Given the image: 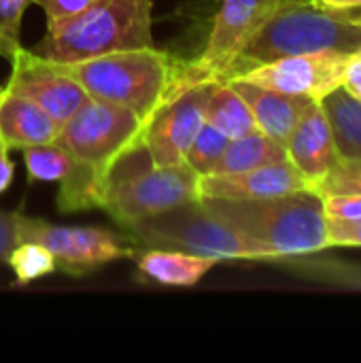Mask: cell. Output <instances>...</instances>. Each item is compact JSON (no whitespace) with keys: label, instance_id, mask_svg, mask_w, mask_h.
Segmentation results:
<instances>
[{"label":"cell","instance_id":"6da1fadb","mask_svg":"<svg viewBox=\"0 0 361 363\" xmlns=\"http://www.w3.org/2000/svg\"><path fill=\"white\" fill-rule=\"evenodd\" d=\"M49 64L77 81L89 98L130 108L143 121L179 89L202 83L196 81L191 62H181L155 45L79 62Z\"/></svg>","mask_w":361,"mask_h":363},{"label":"cell","instance_id":"7a4b0ae2","mask_svg":"<svg viewBox=\"0 0 361 363\" xmlns=\"http://www.w3.org/2000/svg\"><path fill=\"white\" fill-rule=\"evenodd\" d=\"M202 206L249 238L264 262L317 253L328 242V217L317 189L257 198L221 200L200 198Z\"/></svg>","mask_w":361,"mask_h":363},{"label":"cell","instance_id":"3957f363","mask_svg":"<svg viewBox=\"0 0 361 363\" xmlns=\"http://www.w3.org/2000/svg\"><path fill=\"white\" fill-rule=\"evenodd\" d=\"M357 49H361V15L323 9L313 0H291L277 9L243 45L223 79L287 55L353 53Z\"/></svg>","mask_w":361,"mask_h":363},{"label":"cell","instance_id":"277c9868","mask_svg":"<svg viewBox=\"0 0 361 363\" xmlns=\"http://www.w3.org/2000/svg\"><path fill=\"white\" fill-rule=\"evenodd\" d=\"M151 0H94L66 19L47 23L32 49L47 62H79L106 53L153 47Z\"/></svg>","mask_w":361,"mask_h":363},{"label":"cell","instance_id":"5b68a950","mask_svg":"<svg viewBox=\"0 0 361 363\" xmlns=\"http://www.w3.org/2000/svg\"><path fill=\"white\" fill-rule=\"evenodd\" d=\"M198 181L200 177L187 164H155L140 136L109 166L100 208L126 230L151 215L200 200Z\"/></svg>","mask_w":361,"mask_h":363},{"label":"cell","instance_id":"8992f818","mask_svg":"<svg viewBox=\"0 0 361 363\" xmlns=\"http://www.w3.org/2000/svg\"><path fill=\"white\" fill-rule=\"evenodd\" d=\"M134 247L177 249L213 257L217 262H264L260 249L226 221L202 206L200 200L172 206L123 230Z\"/></svg>","mask_w":361,"mask_h":363},{"label":"cell","instance_id":"52a82bcc","mask_svg":"<svg viewBox=\"0 0 361 363\" xmlns=\"http://www.w3.org/2000/svg\"><path fill=\"white\" fill-rule=\"evenodd\" d=\"M145 121L119 104L89 98L57 130L55 145L85 168L102 187L109 166L143 136Z\"/></svg>","mask_w":361,"mask_h":363},{"label":"cell","instance_id":"ba28073f","mask_svg":"<svg viewBox=\"0 0 361 363\" xmlns=\"http://www.w3.org/2000/svg\"><path fill=\"white\" fill-rule=\"evenodd\" d=\"M19 242L30 240L43 245L55 259V268L66 274H87L119 257L134 255L130 236H119L102 228H70L53 225L43 219L26 217L19 213Z\"/></svg>","mask_w":361,"mask_h":363},{"label":"cell","instance_id":"9c48e42d","mask_svg":"<svg viewBox=\"0 0 361 363\" xmlns=\"http://www.w3.org/2000/svg\"><path fill=\"white\" fill-rule=\"evenodd\" d=\"M287 2L291 0H223L202 55L191 62L194 77L198 81L223 79L243 45Z\"/></svg>","mask_w":361,"mask_h":363},{"label":"cell","instance_id":"30bf717a","mask_svg":"<svg viewBox=\"0 0 361 363\" xmlns=\"http://www.w3.org/2000/svg\"><path fill=\"white\" fill-rule=\"evenodd\" d=\"M349 55L351 53L343 51L287 55L253 66L243 74H236V79H245L249 83L291 96H306L319 102L323 96L343 85Z\"/></svg>","mask_w":361,"mask_h":363},{"label":"cell","instance_id":"8fae6325","mask_svg":"<svg viewBox=\"0 0 361 363\" xmlns=\"http://www.w3.org/2000/svg\"><path fill=\"white\" fill-rule=\"evenodd\" d=\"M209 81L179 89L145 121L143 143L147 145L155 164H185V153L204 123V98Z\"/></svg>","mask_w":361,"mask_h":363},{"label":"cell","instance_id":"7c38bea8","mask_svg":"<svg viewBox=\"0 0 361 363\" xmlns=\"http://www.w3.org/2000/svg\"><path fill=\"white\" fill-rule=\"evenodd\" d=\"M11 66L13 72L4 89L40 106L57 125L68 121L89 100L77 81L55 70L34 51L21 49Z\"/></svg>","mask_w":361,"mask_h":363},{"label":"cell","instance_id":"4fadbf2b","mask_svg":"<svg viewBox=\"0 0 361 363\" xmlns=\"http://www.w3.org/2000/svg\"><path fill=\"white\" fill-rule=\"evenodd\" d=\"M302 189H315L302 172L289 162L266 164L247 172L236 174H209L200 177L198 191L200 198H221V200H257L283 194H294Z\"/></svg>","mask_w":361,"mask_h":363},{"label":"cell","instance_id":"5bb4252c","mask_svg":"<svg viewBox=\"0 0 361 363\" xmlns=\"http://www.w3.org/2000/svg\"><path fill=\"white\" fill-rule=\"evenodd\" d=\"M289 162L302 172V177L317 189L319 181L330 172V168L338 162V153L334 149L330 123L319 106V102H311L294 125L287 143Z\"/></svg>","mask_w":361,"mask_h":363},{"label":"cell","instance_id":"9a60e30c","mask_svg":"<svg viewBox=\"0 0 361 363\" xmlns=\"http://www.w3.org/2000/svg\"><path fill=\"white\" fill-rule=\"evenodd\" d=\"M223 81H228L245 98L247 106L251 108L257 130L272 136L281 145L287 143L300 115L313 102L306 96H291V94L274 91V89H268V87H262V85H255L236 77L223 79Z\"/></svg>","mask_w":361,"mask_h":363},{"label":"cell","instance_id":"2e32d148","mask_svg":"<svg viewBox=\"0 0 361 363\" xmlns=\"http://www.w3.org/2000/svg\"><path fill=\"white\" fill-rule=\"evenodd\" d=\"M60 125L34 102L11 94L2 87L0 91V138L11 151H23L28 147L53 143Z\"/></svg>","mask_w":361,"mask_h":363},{"label":"cell","instance_id":"e0dca14e","mask_svg":"<svg viewBox=\"0 0 361 363\" xmlns=\"http://www.w3.org/2000/svg\"><path fill=\"white\" fill-rule=\"evenodd\" d=\"M217 264L213 257L177 249H147L136 255V266L147 279L170 287H194Z\"/></svg>","mask_w":361,"mask_h":363},{"label":"cell","instance_id":"ac0fdd59","mask_svg":"<svg viewBox=\"0 0 361 363\" xmlns=\"http://www.w3.org/2000/svg\"><path fill=\"white\" fill-rule=\"evenodd\" d=\"M338 157H361V100L343 85L319 100Z\"/></svg>","mask_w":361,"mask_h":363},{"label":"cell","instance_id":"d6986e66","mask_svg":"<svg viewBox=\"0 0 361 363\" xmlns=\"http://www.w3.org/2000/svg\"><path fill=\"white\" fill-rule=\"evenodd\" d=\"M204 121L230 138H238L257 130L245 98L223 79H211L206 83Z\"/></svg>","mask_w":361,"mask_h":363},{"label":"cell","instance_id":"ffe728a7","mask_svg":"<svg viewBox=\"0 0 361 363\" xmlns=\"http://www.w3.org/2000/svg\"><path fill=\"white\" fill-rule=\"evenodd\" d=\"M289 160L285 145L274 140L272 136L264 134L262 130H255L251 134L230 138L228 149L223 151L217 168L213 174H236V172H247L266 164H277Z\"/></svg>","mask_w":361,"mask_h":363},{"label":"cell","instance_id":"44dd1931","mask_svg":"<svg viewBox=\"0 0 361 363\" xmlns=\"http://www.w3.org/2000/svg\"><path fill=\"white\" fill-rule=\"evenodd\" d=\"M230 136H226L221 130H217L211 123H202L198 130L196 138L191 140L187 153H185V164L198 174V177H209L217 168L223 151L228 149Z\"/></svg>","mask_w":361,"mask_h":363},{"label":"cell","instance_id":"7402d4cb","mask_svg":"<svg viewBox=\"0 0 361 363\" xmlns=\"http://www.w3.org/2000/svg\"><path fill=\"white\" fill-rule=\"evenodd\" d=\"M9 268L15 274L17 285H28L32 281H38L51 272H55V259L53 255L38 242L21 240L6 259Z\"/></svg>","mask_w":361,"mask_h":363},{"label":"cell","instance_id":"603a6c76","mask_svg":"<svg viewBox=\"0 0 361 363\" xmlns=\"http://www.w3.org/2000/svg\"><path fill=\"white\" fill-rule=\"evenodd\" d=\"M32 0H0V55L13 62L21 47V17Z\"/></svg>","mask_w":361,"mask_h":363},{"label":"cell","instance_id":"cb8c5ba5","mask_svg":"<svg viewBox=\"0 0 361 363\" xmlns=\"http://www.w3.org/2000/svg\"><path fill=\"white\" fill-rule=\"evenodd\" d=\"M319 194H361V157L338 162L317 185Z\"/></svg>","mask_w":361,"mask_h":363},{"label":"cell","instance_id":"d4e9b609","mask_svg":"<svg viewBox=\"0 0 361 363\" xmlns=\"http://www.w3.org/2000/svg\"><path fill=\"white\" fill-rule=\"evenodd\" d=\"M328 219H361V194H321Z\"/></svg>","mask_w":361,"mask_h":363},{"label":"cell","instance_id":"484cf974","mask_svg":"<svg viewBox=\"0 0 361 363\" xmlns=\"http://www.w3.org/2000/svg\"><path fill=\"white\" fill-rule=\"evenodd\" d=\"M328 242L330 247H361V219H328Z\"/></svg>","mask_w":361,"mask_h":363},{"label":"cell","instance_id":"4316f807","mask_svg":"<svg viewBox=\"0 0 361 363\" xmlns=\"http://www.w3.org/2000/svg\"><path fill=\"white\" fill-rule=\"evenodd\" d=\"M32 2L45 11L47 23H53V21L66 19L70 15H77L79 11L89 6L94 0H32Z\"/></svg>","mask_w":361,"mask_h":363},{"label":"cell","instance_id":"83f0119b","mask_svg":"<svg viewBox=\"0 0 361 363\" xmlns=\"http://www.w3.org/2000/svg\"><path fill=\"white\" fill-rule=\"evenodd\" d=\"M19 213L0 211V264H6L11 251L19 245Z\"/></svg>","mask_w":361,"mask_h":363},{"label":"cell","instance_id":"f1b7e54d","mask_svg":"<svg viewBox=\"0 0 361 363\" xmlns=\"http://www.w3.org/2000/svg\"><path fill=\"white\" fill-rule=\"evenodd\" d=\"M343 87L353 94L355 98L361 100V49L353 51L349 55L347 68H345V79H343Z\"/></svg>","mask_w":361,"mask_h":363},{"label":"cell","instance_id":"f546056e","mask_svg":"<svg viewBox=\"0 0 361 363\" xmlns=\"http://www.w3.org/2000/svg\"><path fill=\"white\" fill-rule=\"evenodd\" d=\"M13 162L9 160V149L6 147H0V194L9 189L11 181H13Z\"/></svg>","mask_w":361,"mask_h":363},{"label":"cell","instance_id":"4dcf8cb0","mask_svg":"<svg viewBox=\"0 0 361 363\" xmlns=\"http://www.w3.org/2000/svg\"><path fill=\"white\" fill-rule=\"evenodd\" d=\"M313 2L332 11H361V0H313Z\"/></svg>","mask_w":361,"mask_h":363},{"label":"cell","instance_id":"1f68e13d","mask_svg":"<svg viewBox=\"0 0 361 363\" xmlns=\"http://www.w3.org/2000/svg\"><path fill=\"white\" fill-rule=\"evenodd\" d=\"M0 147H4V145H2V138H0Z\"/></svg>","mask_w":361,"mask_h":363},{"label":"cell","instance_id":"d6a6232c","mask_svg":"<svg viewBox=\"0 0 361 363\" xmlns=\"http://www.w3.org/2000/svg\"><path fill=\"white\" fill-rule=\"evenodd\" d=\"M0 91H2V87H0Z\"/></svg>","mask_w":361,"mask_h":363}]
</instances>
